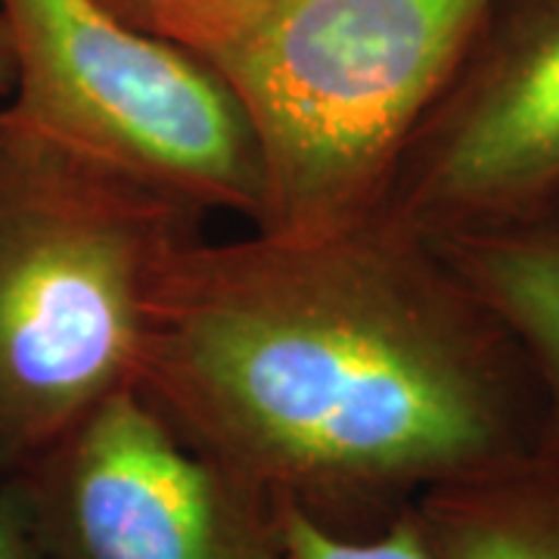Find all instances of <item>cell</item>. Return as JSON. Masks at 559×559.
I'll return each instance as SVG.
<instances>
[{
    "label": "cell",
    "instance_id": "obj_6",
    "mask_svg": "<svg viewBox=\"0 0 559 559\" xmlns=\"http://www.w3.org/2000/svg\"><path fill=\"white\" fill-rule=\"evenodd\" d=\"M559 197V0H491L373 218L417 240L535 215Z\"/></svg>",
    "mask_w": 559,
    "mask_h": 559
},
{
    "label": "cell",
    "instance_id": "obj_8",
    "mask_svg": "<svg viewBox=\"0 0 559 559\" xmlns=\"http://www.w3.org/2000/svg\"><path fill=\"white\" fill-rule=\"evenodd\" d=\"M436 559H559V460L535 451L411 503Z\"/></svg>",
    "mask_w": 559,
    "mask_h": 559
},
{
    "label": "cell",
    "instance_id": "obj_2",
    "mask_svg": "<svg viewBox=\"0 0 559 559\" xmlns=\"http://www.w3.org/2000/svg\"><path fill=\"white\" fill-rule=\"evenodd\" d=\"M237 97L259 143V234L308 240L370 221L491 0H112Z\"/></svg>",
    "mask_w": 559,
    "mask_h": 559
},
{
    "label": "cell",
    "instance_id": "obj_12",
    "mask_svg": "<svg viewBox=\"0 0 559 559\" xmlns=\"http://www.w3.org/2000/svg\"><path fill=\"white\" fill-rule=\"evenodd\" d=\"M103 3H112V0H103Z\"/></svg>",
    "mask_w": 559,
    "mask_h": 559
},
{
    "label": "cell",
    "instance_id": "obj_11",
    "mask_svg": "<svg viewBox=\"0 0 559 559\" xmlns=\"http://www.w3.org/2000/svg\"><path fill=\"white\" fill-rule=\"evenodd\" d=\"M13 84H16V66H13V50H10L7 28H3V20H0V97L13 94Z\"/></svg>",
    "mask_w": 559,
    "mask_h": 559
},
{
    "label": "cell",
    "instance_id": "obj_7",
    "mask_svg": "<svg viewBox=\"0 0 559 559\" xmlns=\"http://www.w3.org/2000/svg\"><path fill=\"white\" fill-rule=\"evenodd\" d=\"M423 242L532 355L547 389L540 451L559 460V224L525 215Z\"/></svg>",
    "mask_w": 559,
    "mask_h": 559
},
{
    "label": "cell",
    "instance_id": "obj_4",
    "mask_svg": "<svg viewBox=\"0 0 559 559\" xmlns=\"http://www.w3.org/2000/svg\"><path fill=\"white\" fill-rule=\"evenodd\" d=\"M16 84L10 109L91 159L255 230L264 168L227 84L175 40L103 0H0Z\"/></svg>",
    "mask_w": 559,
    "mask_h": 559
},
{
    "label": "cell",
    "instance_id": "obj_3",
    "mask_svg": "<svg viewBox=\"0 0 559 559\" xmlns=\"http://www.w3.org/2000/svg\"><path fill=\"white\" fill-rule=\"evenodd\" d=\"M205 215L0 112V479L134 382L150 293Z\"/></svg>",
    "mask_w": 559,
    "mask_h": 559
},
{
    "label": "cell",
    "instance_id": "obj_5",
    "mask_svg": "<svg viewBox=\"0 0 559 559\" xmlns=\"http://www.w3.org/2000/svg\"><path fill=\"white\" fill-rule=\"evenodd\" d=\"M44 559H280V500L121 385L7 476Z\"/></svg>",
    "mask_w": 559,
    "mask_h": 559
},
{
    "label": "cell",
    "instance_id": "obj_1",
    "mask_svg": "<svg viewBox=\"0 0 559 559\" xmlns=\"http://www.w3.org/2000/svg\"><path fill=\"white\" fill-rule=\"evenodd\" d=\"M439 255L370 218L197 240L156 280L134 385L202 451L330 528L540 451L495 330Z\"/></svg>",
    "mask_w": 559,
    "mask_h": 559
},
{
    "label": "cell",
    "instance_id": "obj_9",
    "mask_svg": "<svg viewBox=\"0 0 559 559\" xmlns=\"http://www.w3.org/2000/svg\"><path fill=\"white\" fill-rule=\"evenodd\" d=\"M280 559H436L411 507L367 532H340L280 500Z\"/></svg>",
    "mask_w": 559,
    "mask_h": 559
},
{
    "label": "cell",
    "instance_id": "obj_10",
    "mask_svg": "<svg viewBox=\"0 0 559 559\" xmlns=\"http://www.w3.org/2000/svg\"><path fill=\"white\" fill-rule=\"evenodd\" d=\"M0 559H44L13 485L0 479Z\"/></svg>",
    "mask_w": 559,
    "mask_h": 559
}]
</instances>
